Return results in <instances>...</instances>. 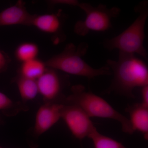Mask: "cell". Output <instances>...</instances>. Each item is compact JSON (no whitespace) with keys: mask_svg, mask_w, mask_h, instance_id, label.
Listing matches in <instances>:
<instances>
[{"mask_svg":"<svg viewBox=\"0 0 148 148\" xmlns=\"http://www.w3.org/2000/svg\"><path fill=\"white\" fill-rule=\"evenodd\" d=\"M0 121H1V120H0Z\"/></svg>","mask_w":148,"mask_h":148,"instance_id":"44dd1931","label":"cell"},{"mask_svg":"<svg viewBox=\"0 0 148 148\" xmlns=\"http://www.w3.org/2000/svg\"><path fill=\"white\" fill-rule=\"evenodd\" d=\"M10 62V60L7 56L0 50V72L6 70Z\"/></svg>","mask_w":148,"mask_h":148,"instance_id":"ac0fdd59","label":"cell"},{"mask_svg":"<svg viewBox=\"0 0 148 148\" xmlns=\"http://www.w3.org/2000/svg\"><path fill=\"white\" fill-rule=\"evenodd\" d=\"M88 48V44L85 42L81 43L77 47L73 43L68 44L61 53L53 56L45 62L47 68L85 77L88 79L100 76L112 75L110 69L107 65L95 69L82 59Z\"/></svg>","mask_w":148,"mask_h":148,"instance_id":"3957f363","label":"cell"},{"mask_svg":"<svg viewBox=\"0 0 148 148\" xmlns=\"http://www.w3.org/2000/svg\"><path fill=\"white\" fill-rule=\"evenodd\" d=\"M138 15L134 22L121 34L111 38L106 39L104 47L109 51L118 49L125 53L137 54L146 60L148 53L144 46L145 38V27L148 17V1L140 2L134 8Z\"/></svg>","mask_w":148,"mask_h":148,"instance_id":"277c9868","label":"cell"},{"mask_svg":"<svg viewBox=\"0 0 148 148\" xmlns=\"http://www.w3.org/2000/svg\"><path fill=\"white\" fill-rule=\"evenodd\" d=\"M141 104L148 108V85L141 88Z\"/></svg>","mask_w":148,"mask_h":148,"instance_id":"d6986e66","label":"cell"},{"mask_svg":"<svg viewBox=\"0 0 148 148\" xmlns=\"http://www.w3.org/2000/svg\"><path fill=\"white\" fill-rule=\"evenodd\" d=\"M113 77L110 85L103 91L104 94L116 93L134 98L136 88L148 85V68L146 63L135 54L119 51L117 61H106Z\"/></svg>","mask_w":148,"mask_h":148,"instance_id":"6da1fadb","label":"cell"},{"mask_svg":"<svg viewBox=\"0 0 148 148\" xmlns=\"http://www.w3.org/2000/svg\"><path fill=\"white\" fill-rule=\"evenodd\" d=\"M0 148H2L1 147H0Z\"/></svg>","mask_w":148,"mask_h":148,"instance_id":"ffe728a7","label":"cell"},{"mask_svg":"<svg viewBox=\"0 0 148 148\" xmlns=\"http://www.w3.org/2000/svg\"><path fill=\"white\" fill-rule=\"evenodd\" d=\"M39 94L47 103L61 99L63 104L66 96L62 94L64 84L63 77L58 71L47 68L45 73L36 80Z\"/></svg>","mask_w":148,"mask_h":148,"instance_id":"52a82bcc","label":"cell"},{"mask_svg":"<svg viewBox=\"0 0 148 148\" xmlns=\"http://www.w3.org/2000/svg\"><path fill=\"white\" fill-rule=\"evenodd\" d=\"M71 94L65 97L63 104L78 106L90 118L109 119L118 122L123 131L132 134L134 131L128 118L114 108L107 101L81 84L73 86Z\"/></svg>","mask_w":148,"mask_h":148,"instance_id":"7a4b0ae2","label":"cell"},{"mask_svg":"<svg viewBox=\"0 0 148 148\" xmlns=\"http://www.w3.org/2000/svg\"><path fill=\"white\" fill-rule=\"evenodd\" d=\"M65 18L61 10L56 14H35L32 26L42 32L55 35L58 38L59 42L63 41L66 39V36L62 31Z\"/></svg>","mask_w":148,"mask_h":148,"instance_id":"9c48e42d","label":"cell"},{"mask_svg":"<svg viewBox=\"0 0 148 148\" xmlns=\"http://www.w3.org/2000/svg\"><path fill=\"white\" fill-rule=\"evenodd\" d=\"M47 68L45 62L35 58L22 63L19 70V75L27 78L37 80Z\"/></svg>","mask_w":148,"mask_h":148,"instance_id":"7c38bea8","label":"cell"},{"mask_svg":"<svg viewBox=\"0 0 148 148\" xmlns=\"http://www.w3.org/2000/svg\"><path fill=\"white\" fill-rule=\"evenodd\" d=\"M15 82L19 94L23 101H32L39 94L36 80L27 78L18 75Z\"/></svg>","mask_w":148,"mask_h":148,"instance_id":"4fadbf2b","label":"cell"},{"mask_svg":"<svg viewBox=\"0 0 148 148\" xmlns=\"http://www.w3.org/2000/svg\"><path fill=\"white\" fill-rule=\"evenodd\" d=\"M34 16L27 11L24 2L18 1L14 5L0 12V27L16 25L31 26Z\"/></svg>","mask_w":148,"mask_h":148,"instance_id":"30bf717a","label":"cell"},{"mask_svg":"<svg viewBox=\"0 0 148 148\" xmlns=\"http://www.w3.org/2000/svg\"><path fill=\"white\" fill-rule=\"evenodd\" d=\"M61 119L65 123L72 135L79 140L88 138L96 129L90 117L75 105L64 104Z\"/></svg>","mask_w":148,"mask_h":148,"instance_id":"8992f818","label":"cell"},{"mask_svg":"<svg viewBox=\"0 0 148 148\" xmlns=\"http://www.w3.org/2000/svg\"><path fill=\"white\" fill-rule=\"evenodd\" d=\"M39 53L38 45L34 43L24 42L19 45L15 51V57L21 63L37 58Z\"/></svg>","mask_w":148,"mask_h":148,"instance_id":"5bb4252c","label":"cell"},{"mask_svg":"<svg viewBox=\"0 0 148 148\" xmlns=\"http://www.w3.org/2000/svg\"><path fill=\"white\" fill-rule=\"evenodd\" d=\"M125 111L129 116L130 124L134 132H141L146 140H148V108L141 103L128 106Z\"/></svg>","mask_w":148,"mask_h":148,"instance_id":"8fae6325","label":"cell"},{"mask_svg":"<svg viewBox=\"0 0 148 148\" xmlns=\"http://www.w3.org/2000/svg\"><path fill=\"white\" fill-rule=\"evenodd\" d=\"M13 105L12 100L4 93L0 92V110L10 108Z\"/></svg>","mask_w":148,"mask_h":148,"instance_id":"2e32d148","label":"cell"},{"mask_svg":"<svg viewBox=\"0 0 148 148\" xmlns=\"http://www.w3.org/2000/svg\"><path fill=\"white\" fill-rule=\"evenodd\" d=\"M88 138L92 140L94 148H127L118 141L102 135L97 128Z\"/></svg>","mask_w":148,"mask_h":148,"instance_id":"9a60e30c","label":"cell"},{"mask_svg":"<svg viewBox=\"0 0 148 148\" xmlns=\"http://www.w3.org/2000/svg\"><path fill=\"white\" fill-rule=\"evenodd\" d=\"M49 3L52 5H55L57 4L66 5L78 7L79 4V2L75 0H56V1H49Z\"/></svg>","mask_w":148,"mask_h":148,"instance_id":"e0dca14e","label":"cell"},{"mask_svg":"<svg viewBox=\"0 0 148 148\" xmlns=\"http://www.w3.org/2000/svg\"><path fill=\"white\" fill-rule=\"evenodd\" d=\"M78 7L86 14L84 20L77 21L74 32L78 36H85L90 31L104 32L112 29V19L119 16L121 10L117 7L109 8L106 5L93 6L87 3H79Z\"/></svg>","mask_w":148,"mask_h":148,"instance_id":"5b68a950","label":"cell"},{"mask_svg":"<svg viewBox=\"0 0 148 148\" xmlns=\"http://www.w3.org/2000/svg\"><path fill=\"white\" fill-rule=\"evenodd\" d=\"M64 104L47 103L40 107L36 114L34 133L37 136L44 134L61 119Z\"/></svg>","mask_w":148,"mask_h":148,"instance_id":"ba28073f","label":"cell"}]
</instances>
